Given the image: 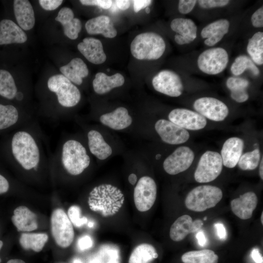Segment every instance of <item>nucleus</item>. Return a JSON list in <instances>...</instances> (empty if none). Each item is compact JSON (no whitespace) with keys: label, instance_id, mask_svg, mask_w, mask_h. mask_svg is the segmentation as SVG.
<instances>
[{"label":"nucleus","instance_id":"680f3d73","mask_svg":"<svg viewBox=\"0 0 263 263\" xmlns=\"http://www.w3.org/2000/svg\"><path fill=\"white\" fill-rule=\"evenodd\" d=\"M145 11H146V12L147 14L150 13V8H149V7H147V8H146Z\"/></svg>","mask_w":263,"mask_h":263},{"label":"nucleus","instance_id":"b1692460","mask_svg":"<svg viewBox=\"0 0 263 263\" xmlns=\"http://www.w3.org/2000/svg\"><path fill=\"white\" fill-rule=\"evenodd\" d=\"M12 221L18 231H32L38 227L37 215L25 206L15 209Z\"/></svg>","mask_w":263,"mask_h":263},{"label":"nucleus","instance_id":"c756f323","mask_svg":"<svg viewBox=\"0 0 263 263\" xmlns=\"http://www.w3.org/2000/svg\"><path fill=\"white\" fill-rule=\"evenodd\" d=\"M88 146L91 152L98 159L103 160L112 154V149L97 131L91 130L88 133Z\"/></svg>","mask_w":263,"mask_h":263},{"label":"nucleus","instance_id":"4d7b16f0","mask_svg":"<svg viewBox=\"0 0 263 263\" xmlns=\"http://www.w3.org/2000/svg\"><path fill=\"white\" fill-rule=\"evenodd\" d=\"M15 97L16 98L17 100L20 101L23 98V94L20 92H17Z\"/></svg>","mask_w":263,"mask_h":263},{"label":"nucleus","instance_id":"37998d69","mask_svg":"<svg viewBox=\"0 0 263 263\" xmlns=\"http://www.w3.org/2000/svg\"><path fill=\"white\" fill-rule=\"evenodd\" d=\"M80 3L86 6H97L105 9L110 8L113 1L111 0H81Z\"/></svg>","mask_w":263,"mask_h":263},{"label":"nucleus","instance_id":"412c9836","mask_svg":"<svg viewBox=\"0 0 263 263\" xmlns=\"http://www.w3.org/2000/svg\"><path fill=\"white\" fill-rule=\"evenodd\" d=\"M229 26V21L224 19L215 20L206 25L201 32L202 38L205 39L204 43L208 46L216 44L228 33Z\"/></svg>","mask_w":263,"mask_h":263},{"label":"nucleus","instance_id":"2f4dec72","mask_svg":"<svg viewBox=\"0 0 263 263\" xmlns=\"http://www.w3.org/2000/svg\"><path fill=\"white\" fill-rule=\"evenodd\" d=\"M155 248L148 243H142L136 246L132 252L128 263H150L158 258Z\"/></svg>","mask_w":263,"mask_h":263},{"label":"nucleus","instance_id":"20e7f679","mask_svg":"<svg viewBox=\"0 0 263 263\" xmlns=\"http://www.w3.org/2000/svg\"><path fill=\"white\" fill-rule=\"evenodd\" d=\"M222 197L223 192L219 188L211 185H201L188 192L185 203L188 209L202 212L214 207Z\"/></svg>","mask_w":263,"mask_h":263},{"label":"nucleus","instance_id":"f3484780","mask_svg":"<svg viewBox=\"0 0 263 263\" xmlns=\"http://www.w3.org/2000/svg\"><path fill=\"white\" fill-rule=\"evenodd\" d=\"M170 28L177 33L174 36V40L179 45L190 43L197 37V26L190 19L175 18L171 21Z\"/></svg>","mask_w":263,"mask_h":263},{"label":"nucleus","instance_id":"dca6fc26","mask_svg":"<svg viewBox=\"0 0 263 263\" xmlns=\"http://www.w3.org/2000/svg\"><path fill=\"white\" fill-rule=\"evenodd\" d=\"M203 225L200 219L193 221L188 215H183L178 217L172 224L169 230L170 239L174 242H180L186 236L199 231Z\"/></svg>","mask_w":263,"mask_h":263},{"label":"nucleus","instance_id":"a878e982","mask_svg":"<svg viewBox=\"0 0 263 263\" xmlns=\"http://www.w3.org/2000/svg\"><path fill=\"white\" fill-rule=\"evenodd\" d=\"M14 11L19 27L24 30L31 29L35 23V18L33 7L28 0H15Z\"/></svg>","mask_w":263,"mask_h":263},{"label":"nucleus","instance_id":"0eeeda50","mask_svg":"<svg viewBox=\"0 0 263 263\" xmlns=\"http://www.w3.org/2000/svg\"><path fill=\"white\" fill-rule=\"evenodd\" d=\"M221 156L217 152L207 150L201 156L194 172V177L198 183H208L216 179L223 169Z\"/></svg>","mask_w":263,"mask_h":263},{"label":"nucleus","instance_id":"7c9ffc66","mask_svg":"<svg viewBox=\"0 0 263 263\" xmlns=\"http://www.w3.org/2000/svg\"><path fill=\"white\" fill-rule=\"evenodd\" d=\"M249 85V81L244 78L230 76L226 81V86L230 91V96L238 103L245 102L249 98L246 89Z\"/></svg>","mask_w":263,"mask_h":263},{"label":"nucleus","instance_id":"58836bf2","mask_svg":"<svg viewBox=\"0 0 263 263\" xmlns=\"http://www.w3.org/2000/svg\"><path fill=\"white\" fill-rule=\"evenodd\" d=\"M261 153L258 149L242 154L238 162L239 167L243 170L255 169L259 165Z\"/></svg>","mask_w":263,"mask_h":263},{"label":"nucleus","instance_id":"49530a36","mask_svg":"<svg viewBox=\"0 0 263 263\" xmlns=\"http://www.w3.org/2000/svg\"><path fill=\"white\" fill-rule=\"evenodd\" d=\"M41 7L47 11L56 9L62 3V0H39L38 1Z\"/></svg>","mask_w":263,"mask_h":263},{"label":"nucleus","instance_id":"0e129e2a","mask_svg":"<svg viewBox=\"0 0 263 263\" xmlns=\"http://www.w3.org/2000/svg\"><path fill=\"white\" fill-rule=\"evenodd\" d=\"M263 212H262V214H261V223H262V224L263 225Z\"/></svg>","mask_w":263,"mask_h":263},{"label":"nucleus","instance_id":"393cba45","mask_svg":"<svg viewBox=\"0 0 263 263\" xmlns=\"http://www.w3.org/2000/svg\"><path fill=\"white\" fill-rule=\"evenodd\" d=\"M55 19L63 26L66 36L71 39L77 38L81 29V23L78 19L74 18V14L71 9L67 7L62 8Z\"/></svg>","mask_w":263,"mask_h":263},{"label":"nucleus","instance_id":"aec40b11","mask_svg":"<svg viewBox=\"0 0 263 263\" xmlns=\"http://www.w3.org/2000/svg\"><path fill=\"white\" fill-rule=\"evenodd\" d=\"M244 146V141L239 137L227 139L224 143L221 151L223 164L228 168H233L241 157Z\"/></svg>","mask_w":263,"mask_h":263},{"label":"nucleus","instance_id":"338daca9","mask_svg":"<svg viewBox=\"0 0 263 263\" xmlns=\"http://www.w3.org/2000/svg\"><path fill=\"white\" fill-rule=\"evenodd\" d=\"M207 219V217H205L204 218V220H206Z\"/></svg>","mask_w":263,"mask_h":263},{"label":"nucleus","instance_id":"f03ea898","mask_svg":"<svg viewBox=\"0 0 263 263\" xmlns=\"http://www.w3.org/2000/svg\"><path fill=\"white\" fill-rule=\"evenodd\" d=\"M12 150L15 159L24 169L37 168L40 159L39 151L29 133L23 131L16 132L13 137Z\"/></svg>","mask_w":263,"mask_h":263},{"label":"nucleus","instance_id":"864d4df0","mask_svg":"<svg viewBox=\"0 0 263 263\" xmlns=\"http://www.w3.org/2000/svg\"><path fill=\"white\" fill-rule=\"evenodd\" d=\"M196 238L199 244L201 246H204L207 243V239L204 232L202 230L198 231L196 235Z\"/></svg>","mask_w":263,"mask_h":263},{"label":"nucleus","instance_id":"ddd939ff","mask_svg":"<svg viewBox=\"0 0 263 263\" xmlns=\"http://www.w3.org/2000/svg\"><path fill=\"white\" fill-rule=\"evenodd\" d=\"M194 159V153L187 146L177 148L164 160L165 171L170 175H176L188 169Z\"/></svg>","mask_w":263,"mask_h":263},{"label":"nucleus","instance_id":"79ce46f5","mask_svg":"<svg viewBox=\"0 0 263 263\" xmlns=\"http://www.w3.org/2000/svg\"><path fill=\"white\" fill-rule=\"evenodd\" d=\"M195 0H180L178 3V11L182 14H188L195 7L197 2Z\"/></svg>","mask_w":263,"mask_h":263},{"label":"nucleus","instance_id":"473e14b6","mask_svg":"<svg viewBox=\"0 0 263 263\" xmlns=\"http://www.w3.org/2000/svg\"><path fill=\"white\" fill-rule=\"evenodd\" d=\"M181 260L184 263H218L219 257L213 251L205 249L187 252Z\"/></svg>","mask_w":263,"mask_h":263},{"label":"nucleus","instance_id":"39448f33","mask_svg":"<svg viewBox=\"0 0 263 263\" xmlns=\"http://www.w3.org/2000/svg\"><path fill=\"white\" fill-rule=\"evenodd\" d=\"M61 161L64 168L73 175L81 174L90 163L86 149L75 140H69L64 144Z\"/></svg>","mask_w":263,"mask_h":263},{"label":"nucleus","instance_id":"69168bd1","mask_svg":"<svg viewBox=\"0 0 263 263\" xmlns=\"http://www.w3.org/2000/svg\"><path fill=\"white\" fill-rule=\"evenodd\" d=\"M160 157H161V155L159 154H157V155H156V158L157 159H159V158H160Z\"/></svg>","mask_w":263,"mask_h":263},{"label":"nucleus","instance_id":"ea45409f","mask_svg":"<svg viewBox=\"0 0 263 263\" xmlns=\"http://www.w3.org/2000/svg\"><path fill=\"white\" fill-rule=\"evenodd\" d=\"M68 217L72 225L78 227L83 226L88 222L86 217L82 216L81 209L77 206L74 205L69 207Z\"/></svg>","mask_w":263,"mask_h":263},{"label":"nucleus","instance_id":"4c0bfd02","mask_svg":"<svg viewBox=\"0 0 263 263\" xmlns=\"http://www.w3.org/2000/svg\"><path fill=\"white\" fill-rule=\"evenodd\" d=\"M18 112L14 106L0 104V130L13 125L18 121Z\"/></svg>","mask_w":263,"mask_h":263},{"label":"nucleus","instance_id":"f257e3e1","mask_svg":"<svg viewBox=\"0 0 263 263\" xmlns=\"http://www.w3.org/2000/svg\"><path fill=\"white\" fill-rule=\"evenodd\" d=\"M125 200L123 193L117 187L104 184L94 187L90 192L88 205L90 209L104 217L116 214Z\"/></svg>","mask_w":263,"mask_h":263},{"label":"nucleus","instance_id":"bb28decb","mask_svg":"<svg viewBox=\"0 0 263 263\" xmlns=\"http://www.w3.org/2000/svg\"><path fill=\"white\" fill-rule=\"evenodd\" d=\"M85 28L90 35L101 34L107 38H113L117 35V31L109 17L100 16L88 20Z\"/></svg>","mask_w":263,"mask_h":263},{"label":"nucleus","instance_id":"5701e85b","mask_svg":"<svg viewBox=\"0 0 263 263\" xmlns=\"http://www.w3.org/2000/svg\"><path fill=\"white\" fill-rule=\"evenodd\" d=\"M100 121L105 126L114 130H121L129 127L132 119L127 109L118 107L113 111L102 114Z\"/></svg>","mask_w":263,"mask_h":263},{"label":"nucleus","instance_id":"052dcab7","mask_svg":"<svg viewBox=\"0 0 263 263\" xmlns=\"http://www.w3.org/2000/svg\"><path fill=\"white\" fill-rule=\"evenodd\" d=\"M94 225V223L92 222H90L89 223H88V226L90 227H92Z\"/></svg>","mask_w":263,"mask_h":263},{"label":"nucleus","instance_id":"423d86ee","mask_svg":"<svg viewBox=\"0 0 263 263\" xmlns=\"http://www.w3.org/2000/svg\"><path fill=\"white\" fill-rule=\"evenodd\" d=\"M49 89L56 94L59 103L65 107H72L80 101L79 89L63 75L51 76L47 82Z\"/></svg>","mask_w":263,"mask_h":263},{"label":"nucleus","instance_id":"6e6d98bb","mask_svg":"<svg viewBox=\"0 0 263 263\" xmlns=\"http://www.w3.org/2000/svg\"><path fill=\"white\" fill-rule=\"evenodd\" d=\"M263 158L261 159V161L260 162V166H259V174L260 178L262 180L263 179Z\"/></svg>","mask_w":263,"mask_h":263},{"label":"nucleus","instance_id":"6e6552de","mask_svg":"<svg viewBox=\"0 0 263 263\" xmlns=\"http://www.w3.org/2000/svg\"><path fill=\"white\" fill-rule=\"evenodd\" d=\"M228 61V54L225 49L211 48L200 54L197 59V66L203 73L215 75L221 73L226 68Z\"/></svg>","mask_w":263,"mask_h":263},{"label":"nucleus","instance_id":"2eb2a0df","mask_svg":"<svg viewBox=\"0 0 263 263\" xmlns=\"http://www.w3.org/2000/svg\"><path fill=\"white\" fill-rule=\"evenodd\" d=\"M154 128L162 140L170 145L183 144L187 142L190 136L187 130L164 119L157 120Z\"/></svg>","mask_w":263,"mask_h":263},{"label":"nucleus","instance_id":"5fc2aeb1","mask_svg":"<svg viewBox=\"0 0 263 263\" xmlns=\"http://www.w3.org/2000/svg\"><path fill=\"white\" fill-rule=\"evenodd\" d=\"M137 180V176L134 173H131L128 176V181L129 183L132 185H134L136 184Z\"/></svg>","mask_w":263,"mask_h":263},{"label":"nucleus","instance_id":"8fccbe9b","mask_svg":"<svg viewBox=\"0 0 263 263\" xmlns=\"http://www.w3.org/2000/svg\"><path fill=\"white\" fill-rule=\"evenodd\" d=\"M9 188L8 181L2 175L0 174V194L6 192Z\"/></svg>","mask_w":263,"mask_h":263},{"label":"nucleus","instance_id":"a211bd4d","mask_svg":"<svg viewBox=\"0 0 263 263\" xmlns=\"http://www.w3.org/2000/svg\"><path fill=\"white\" fill-rule=\"evenodd\" d=\"M257 204L256 194L252 191H248L231 200L230 207L237 217L242 220H247L252 217Z\"/></svg>","mask_w":263,"mask_h":263},{"label":"nucleus","instance_id":"7ed1b4c3","mask_svg":"<svg viewBox=\"0 0 263 263\" xmlns=\"http://www.w3.org/2000/svg\"><path fill=\"white\" fill-rule=\"evenodd\" d=\"M166 49L162 37L157 33L146 32L137 35L131 44L132 55L139 60H156L159 58Z\"/></svg>","mask_w":263,"mask_h":263},{"label":"nucleus","instance_id":"a18cd8bd","mask_svg":"<svg viewBox=\"0 0 263 263\" xmlns=\"http://www.w3.org/2000/svg\"><path fill=\"white\" fill-rule=\"evenodd\" d=\"M93 245L92 238L88 235L80 237L77 240V246L80 251H85L91 248Z\"/></svg>","mask_w":263,"mask_h":263},{"label":"nucleus","instance_id":"a19ab883","mask_svg":"<svg viewBox=\"0 0 263 263\" xmlns=\"http://www.w3.org/2000/svg\"><path fill=\"white\" fill-rule=\"evenodd\" d=\"M197 1L200 6L204 9L222 7L229 2L228 0H199Z\"/></svg>","mask_w":263,"mask_h":263},{"label":"nucleus","instance_id":"3c124183","mask_svg":"<svg viewBox=\"0 0 263 263\" xmlns=\"http://www.w3.org/2000/svg\"><path fill=\"white\" fill-rule=\"evenodd\" d=\"M251 257L255 263H263V257L258 248L252 249L251 253Z\"/></svg>","mask_w":263,"mask_h":263},{"label":"nucleus","instance_id":"72a5a7b5","mask_svg":"<svg viewBox=\"0 0 263 263\" xmlns=\"http://www.w3.org/2000/svg\"><path fill=\"white\" fill-rule=\"evenodd\" d=\"M246 50L255 64H263V33L257 32L249 39Z\"/></svg>","mask_w":263,"mask_h":263},{"label":"nucleus","instance_id":"bf43d9fd","mask_svg":"<svg viewBox=\"0 0 263 263\" xmlns=\"http://www.w3.org/2000/svg\"><path fill=\"white\" fill-rule=\"evenodd\" d=\"M72 263H83V262L80 259L75 258L73 260Z\"/></svg>","mask_w":263,"mask_h":263},{"label":"nucleus","instance_id":"1a4fd4ad","mask_svg":"<svg viewBox=\"0 0 263 263\" xmlns=\"http://www.w3.org/2000/svg\"><path fill=\"white\" fill-rule=\"evenodd\" d=\"M51 227L52 236L59 246H69L74 239L73 225L68 215L61 208L55 209L51 215Z\"/></svg>","mask_w":263,"mask_h":263},{"label":"nucleus","instance_id":"6ab92c4d","mask_svg":"<svg viewBox=\"0 0 263 263\" xmlns=\"http://www.w3.org/2000/svg\"><path fill=\"white\" fill-rule=\"evenodd\" d=\"M77 49L90 62L94 64L104 63L107 58L101 41L94 38H85L77 45Z\"/></svg>","mask_w":263,"mask_h":263},{"label":"nucleus","instance_id":"e433bc0d","mask_svg":"<svg viewBox=\"0 0 263 263\" xmlns=\"http://www.w3.org/2000/svg\"><path fill=\"white\" fill-rule=\"evenodd\" d=\"M17 88L11 74L5 70H0V95L8 99L15 97Z\"/></svg>","mask_w":263,"mask_h":263},{"label":"nucleus","instance_id":"f704fd0d","mask_svg":"<svg viewBox=\"0 0 263 263\" xmlns=\"http://www.w3.org/2000/svg\"><path fill=\"white\" fill-rule=\"evenodd\" d=\"M48 235L45 233H22L19 238V243L25 249H31L39 252L47 242Z\"/></svg>","mask_w":263,"mask_h":263},{"label":"nucleus","instance_id":"603ef678","mask_svg":"<svg viewBox=\"0 0 263 263\" xmlns=\"http://www.w3.org/2000/svg\"><path fill=\"white\" fill-rule=\"evenodd\" d=\"M116 6L122 10H126L130 6V1L126 0H117L115 1Z\"/></svg>","mask_w":263,"mask_h":263},{"label":"nucleus","instance_id":"9d476101","mask_svg":"<svg viewBox=\"0 0 263 263\" xmlns=\"http://www.w3.org/2000/svg\"><path fill=\"white\" fill-rule=\"evenodd\" d=\"M157 186L150 177L144 176L140 178L133 192L135 206L140 212H145L151 208L156 200Z\"/></svg>","mask_w":263,"mask_h":263},{"label":"nucleus","instance_id":"4be33fe9","mask_svg":"<svg viewBox=\"0 0 263 263\" xmlns=\"http://www.w3.org/2000/svg\"><path fill=\"white\" fill-rule=\"evenodd\" d=\"M27 36L23 30L14 21L4 19L0 22V45L23 43Z\"/></svg>","mask_w":263,"mask_h":263},{"label":"nucleus","instance_id":"c9c22d12","mask_svg":"<svg viewBox=\"0 0 263 263\" xmlns=\"http://www.w3.org/2000/svg\"><path fill=\"white\" fill-rule=\"evenodd\" d=\"M246 70H250L255 76L260 74L258 67L249 56L245 55L237 56L230 67L232 74L235 76L242 75Z\"/></svg>","mask_w":263,"mask_h":263},{"label":"nucleus","instance_id":"9b49d317","mask_svg":"<svg viewBox=\"0 0 263 263\" xmlns=\"http://www.w3.org/2000/svg\"><path fill=\"white\" fill-rule=\"evenodd\" d=\"M152 84L156 91L171 97L180 96L184 90L179 75L169 70H163L157 73L152 78Z\"/></svg>","mask_w":263,"mask_h":263},{"label":"nucleus","instance_id":"09e8293b","mask_svg":"<svg viewBox=\"0 0 263 263\" xmlns=\"http://www.w3.org/2000/svg\"><path fill=\"white\" fill-rule=\"evenodd\" d=\"M214 227L219 238L221 240H225L227 237V233L224 225L221 223L218 222L214 224Z\"/></svg>","mask_w":263,"mask_h":263},{"label":"nucleus","instance_id":"de8ad7c7","mask_svg":"<svg viewBox=\"0 0 263 263\" xmlns=\"http://www.w3.org/2000/svg\"><path fill=\"white\" fill-rule=\"evenodd\" d=\"M152 0H133V9L135 12L137 13L141 9L147 8L150 5Z\"/></svg>","mask_w":263,"mask_h":263},{"label":"nucleus","instance_id":"c03bdc74","mask_svg":"<svg viewBox=\"0 0 263 263\" xmlns=\"http://www.w3.org/2000/svg\"><path fill=\"white\" fill-rule=\"evenodd\" d=\"M251 23L255 28H261L263 26V7L261 6L256 10L251 17Z\"/></svg>","mask_w":263,"mask_h":263},{"label":"nucleus","instance_id":"f8f14e48","mask_svg":"<svg viewBox=\"0 0 263 263\" xmlns=\"http://www.w3.org/2000/svg\"><path fill=\"white\" fill-rule=\"evenodd\" d=\"M195 110L205 118L214 121H222L227 116L229 109L222 101L212 97H203L193 103Z\"/></svg>","mask_w":263,"mask_h":263},{"label":"nucleus","instance_id":"cd10ccee","mask_svg":"<svg viewBox=\"0 0 263 263\" xmlns=\"http://www.w3.org/2000/svg\"><path fill=\"white\" fill-rule=\"evenodd\" d=\"M124 82V77L120 73L108 76L104 73L99 72L95 75L93 81V86L96 94H103L114 88L122 86Z\"/></svg>","mask_w":263,"mask_h":263},{"label":"nucleus","instance_id":"13d9d810","mask_svg":"<svg viewBox=\"0 0 263 263\" xmlns=\"http://www.w3.org/2000/svg\"><path fill=\"white\" fill-rule=\"evenodd\" d=\"M7 263H25L23 260L20 259H12L9 260Z\"/></svg>","mask_w":263,"mask_h":263},{"label":"nucleus","instance_id":"c85d7f7f","mask_svg":"<svg viewBox=\"0 0 263 263\" xmlns=\"http://www.w3.org/2000/svg\"><path fill=\"white\" fill-rule=\"evenodd\" d=\"M60 71L64 76L77 85L81 84L82 78L89 74L86 64L78 57L73 58L68 64L60 67Z\"/></svg>","mask_w":263,"mask_h":263},{"label":"nucleus","instance_id":"e2e57ef3","mask_svg":"<svg viewBox=\"0 0 263 263\" xmlns=\"http://www.w3.org/2000/svg\"><path fill=\"white\" fill-rule=\"evenodd\" d=\"M2 246H3V242L1 241L0 240V250L1 248V247H2ZM1 261V259L0 258V263Z\"/></svg>","mask_w":263,"mask_h":263},{"label":"nucleus","instance_id":"4468645a","mask_svg":"<svg viewBox=\"0 0 263 263\" xmlns=\"http://www.w3.org/2000/svg\"><path fill=\"white\" fill-rule=\"evenodd\" d=\"M168 117L170 121L186 130H199L207 123L206 118L197 112L184 108L173 109Z\"/></svg>","mask_w":263,"mask_h":263}]
</instances>
